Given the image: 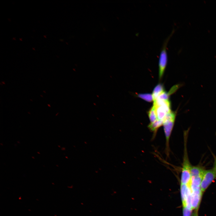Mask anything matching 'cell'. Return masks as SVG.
Here are the masks:
<instances>
[{
    "mask_svg": "<svg viewBox=\"0 0 216 216\" xmlns=\"http://www.w3.org/2000/svg\"><path fill=\"white\" fill-rule=\"evenodd\" d=\"M176 114L175 112L171 111L166 114L163 120V126L165 138V153L168 158L170 152V140L175 121Z\"/></svg>",
    "mask_w": 216,
    "mask_h": 216,
    "instance_id": "cell-1",
    "label": "cell"
},
{
    "mask_svg": "<svg viewBox=\"0 0 216 216\" xmlns=\"http://www.w3.org/2000/svg\"><path fill=\"white\" fill-rule=\"evenodd\" d=\"M184 151L181 179V184L190 187L191 176L190 169L192 166L189 161L186 149V134L184 133Z\"/></svg>",
    "mask_w": 216,
    "mask_h": 216,
    "instance_id": "cell-2",
    "label": "cell"
},
{
    "mask_svg": "<svg viewBox=\"0 0 216 216\" xmlns=\"http://www.w3.org/2000/svg\"><path fill=\"white\" fill-rule=\"evenodd\" d=\"M174 32V29H173L170 34L165 39L161 48L158 61L159 74L160 80L163 76L167 63V44Z\"/></svg>",
    "mask_w": 216,
    "mask_h": 216,
    "instance_id": "cell-3",
    "label": "cell"
},
{
    "mask_svg": "<svg viewBox=\"0 0 216 216\" xmlns=\"http://www.w3.org/2000/svg\"><path fill=\"white\" fill-rule=\"evenodd\" d=\"M216 177L213 170H205L202 178L200 188L202 192H204Z\"/></svg>",
    "mask_w": 216,
    "mask_h": 216,
    "instance_id": "cell-4",
    "label": "cell"
},
{
    "mask_svg": "<svg viewBox=\"0 0 216 216\" xmlns=\"http://www.w3.org/2000/svg\"><path fill=\"white\" fill-rule=\"evenodd\" d=\"M191 204L192 210H198L201 202L202 193L201 188L191 190Z\"/></svg>",
    "mask_w": 216,
    "mask_h": 216,
    "instance_id": "cell-5",
    "label": "cell"
},
{
    "mask_svg": "<svg viewBox=\"0 0 216 216\" xmlns=\"http://www.w3.org/2000/svg\"><path fill=\"white\" fill-rule=\"evenodd\" d=\"M163 120L157 119L154 122L150 123L148 125L149 129L153 133V138L155 137L158 130L161 126H163Z\"/></svg>",
    "mask_w": 216,
    "mask_h": 216,
    "instance_id": "cell-6",
    "label": "cell"
},
{
    "mask_svg": "<svg viewBox=\"0 0 216 216\" xmlns=\"http://www.w3.org/2000/svg\"><path fill=\"white\" fill-rule=\"evenodd\" d=\"M164 92L163 86L161 84H159L157 85L154 88L152 95L153 101H155L158 97Z\"/></svg>",
    "mask_w": 216,
    "mask_h": 216,
    "instance_id": "cell-7",
    "label": "cell"
},
{
    "mask_svg": "<svg viewBox=\"0 0 216 216\" xmlns=\"http://www.w3.org/2000/svg\"><path fill=\"white\" fill-rule=\"evenodd\" d=\"M188 187H189L185 184H181L180 185L181 194L183 207L186 206V196L187 190Z\"/></svg>",
    "mask_w": 216,
    "mask_h": 216,
    "instance_id": "cell-8",
    "label": "cell"
},
{
    "mask_svg": "<svg viewBox=\"0 0 216 216\" xmlns=\"http://www.w3.org/2000/svg\"><path fill=\"white\" fill-rule=\"evenodd\" d=\"M148 115L150 123H153L158 119L155 107L154 105H153V106L149 110Z\"/></svg>",
    "mask_w": 216,
    "mask_h": 216,
    "instance_id": "cell-9",
    "label": "cell"
},
{
    "mask_svg": "<svg viewBox=\"0 0 216 216\" xmlns=\"http://www.w3.org/2000/svg\"><path fill=\"white\" fill-rule=\"evenodd\" d=\"M137 96L148 102H151L153 101L152 94H140L137 95Z\"/></svg>",
    "mask_w": 216,
    "mask_h": 216,
    "instance_id": "cell-10",
    "label": "cell"
},
{
    "mask_svg": "<svg viewBox=\"0 0 216 216\" xmlns=\"http://www.w3.org/2000/svg\"><path fill=\"white\" fill-rule=\"evenodd\" d=\"M169 94V93H167L164 91L158 97L156 100H168Z\"/></svg>",
    "mask_w": 216,
    "mask_h": 216,
    "instance_id": "cell-11",
    "label": "cell"
},
{
    "mask_svg": "<svg viewBox=\"0 0 216 216\" xmlns=\"http://www.w3.org/2000/svg\"><path fill=\"white\" fill-rule=\"evenodd\" d=\"M192 210L188 208L187 206L183 207V216H191Z\"/></svg>",
    "mask_w": 216,
    "mask_h": 216,
    "instance_id": "cell-12",
    "label": "cell"
},
{
    "mask_svg": "<svg viewBox=\"0 0 216 216\" xmlns=\"http://www.w3.org/2000/svg\"><path fill=\"white\" fill-rule=\"evenodd\" d=\"M213 157L214 158V166H213V169L215 175L216 176V157L214 155H213Z\"/></svg>",
    "mask_w": 216,
    "mask_h": 216,
    "instance_id": "cell-13",
    "label": "cell"
},
{
    "mask_svg": "<svg viewBox=\"0 0 216 216\" xmlns=\"http://www.w3.org/2000/svg\"><path fill=\"white\" fill-rule=\"evenodd\" d=\"M198 210H195L191 216H198Z\"/></svg>",
    "mask_w": 216,
    "mask_h": 216,
    "instance_id": "cell-14",
    "label": "cell"
}]
</instances>
